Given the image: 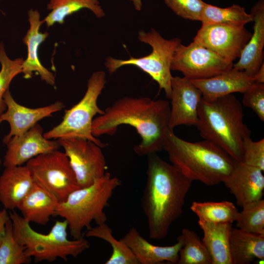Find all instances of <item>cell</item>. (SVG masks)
Here are the masks:
<instances>
[{"mask_svg":"<svg viewBox=\"0 0 264 264\" xmlns=\"http://www.w3.org/2000/svg\"><path fill=\"white\" fill-rule=\"evenodd\" d=\"M250 13L253 18V31L233 67L253 77L264 63V0H258Z\"/></svg>","mask_w":264,"mask_h":264,"instance_id":"18","label":"cell"},{"mask_svg":"<svg viewBox=\"0 0 264 264\" xmlns=\"http://www.w3.org/2000/svg\"><path fill=\"white\" fill-rule=\"evenodd\" d=\"M202 98L200 90L185 77L172 76L169 126H195L198 123V107Z\"/></svg>","mask_w":264,"mask_h":264,"instance_id":"13","label":"cell"},{"mask_svg":"<svg viewBox=\"0 0 264 264\" xmlns=\"http://www.w3.org/2000/svg\"><path fill=\"white\" fill-rule=\"evenodd\" d=\"M7 149L4 156L5 167L21 166L43 154L59 149L56 139L46 138L42 127L36 124L22 134L12 137L6 144Z\"/></svg>","mask_w":264,"mask_h":264,"instance_id":"14","label":"cell"},{"mask_svg":"<svg viewBox=\"0 0 264 264\" xmlns=\"http://www.w3.org/2000/svg\"><path fill=\"white\" fill-rule=\"evenodd\" d=\"M106 83V74L104 71L93 73L87 84L86 92L81 100L72 107L65 110L62 122L44 133L49 139L70 137L86 139L93 142L101 148L107 144L101 142L92 133V123L96 114L104 110L97 104L99 95Z\"/></svg>","mask_w":264,"mask_h":264,"instance_id":"8","label":"cell"},{"mask_svg":"<svg viewBox=\"0 0 264 264\" xmlns=\"http://www.w3.org/2000/svg\"><path fill=\"white\" fill-rule=\"evenodd\" d=\"M191 81L201 91L202 98L207 101L235 92L244 93L254 82L253 77L233 67L210 78Z\"/></svg>","mask_w":264,"mask_h":264,"instance_id":"17","label":"cell"},{"mask_svg":"<svg viewBox=\"0 0 264 264\" xmlns=\"http://www.w3.org/2000/svg\"><path fill=\"white\" fill-rule=\"evenodd\" d=\"M242 207L236 221L239 228L247 232L264 235V200L253 201Z\"/></svg>","mask_w":264,"mask_h":264,"instance_id":"31","label":"cell"},{"mask_svg":"<svg viewBox=\"0 0 264 264\" xmlns=\"http://www.w3.org/2000/svg\"><path fill=\"white\" fill-rule=\"evenodd\" d=\"M170 105L168 101L147 97H124L107 108L93 120L92 133L95 137L113 135L119 126L133 127L141 137L134 147L139 156L163 150L169 130Z\"/></svg>","mask_w":264,"mask_h":264,"instance_id":"1","label":"cell"},{"mask_svg":"<svg viewBox=\"0 0 264 264\" xmlns=\"http://www.w3.org/2000/svg\"><path fill=\"white\" fill-rule=\"evenodd\" d=\"M138 39L152 47V50L149 54L140 58L131 57L128 60L108 57L105 63L106 67L110 74H112L123 66H135L150 75L169 99L173 76L171 72V62L174 53L181 43V40L178 38L165 39L153 28L149 32L139 31Z\"/></svg>","mask_w":264,"mask_h":264,"instance_id":"7","label":"cell"},{"mask_svg":"<svg viewBox=\"0 0 264 264\" xmlns=\"http://www.w3.org/2000/svg\"><path fill=\"white\" fill-rule=\"evenodd\" d=\"M87 237H94L108 242L112 248V253L105 264H139V262L129 247L120 240H116L112 230L106 222L97 224L88 230Z\"/></svg>","mask_w":264,"mask_h":264,"instance_id":"27","label":"cell"},{"mask_svg":"<svg viewBox=\"0 0 264 264\" xmlns=\"http://www.w3.org/2000/svg\"><path fill=\"white\" fill-rule=\"evenodd\" d=\"M251 34L245 26L202 23L193 41L233 63L240 57Z\"/></svg>","mask_w":264,"mask_h":264,"instance_id":"12","label":"cell"},{"mask_svg":"<svg viewBox=\"0 0 264 264\" xmlns=\"http://www.w3.org/2000/svg\"><path fill=\"white\" fill-rule=\"evenodd\" d=\"M263 171L242 161H235L233 168L223 181L236 198L237 205L262 199L264 190Z\"/></svg>","mask_w":264,"mask_h":264,"instance_id":"16","label":"cell"},{"mask_svg":"<svg viewBox=\"0 0 264 264\" xmlns=\"http://www.w3.org/2000/svg\"><path fill=\"white\" fill-rule=\"evenodd\" d=\"M1 122H2V120H1V118H0V124L1 123ZM0 164H1V160L0 159Z\"/></svg>","mask_w":264,"mask_h":264,"instance_id":"39","label":"cell"},{"mask_svg":"<svg viewBox=\"0 0 264 264\" xmlns=\"http://www.w3.org/2000/svg\"><path fill=\"white\" fill-rule=\"evenodd\" d=\"M25 247L15 239L12 222L7 221L4 236L0 243V264H27L32 258L25 252Z\"/></svg>","mask_w":264,"mask_h":264,"instance_id":"30","label":"cell"},{"mask_svg":"<svg viewBox=\"0 0 264 264\" xmlns=\"http://www.w3.org/2000/svg\"><path fill=\"white\" fill-rule=\"evenodd\" d=\"M147 156V182L141 206L147 218L150 238L161 240L182 214L193 180L156 153Z\"/></svg>","mask_w":264,"mask_h":264,"instance_id":"2","label":"cell"},{"mask_svg":"<svg viewBox=\"0 0 264 264\" xmlns=\"http://www.w3.org/2000/svg\"><path fill=\"white\" fill-rule=\"evenodd\" d=\"M177 16L189 20L200 21L206 2L202 0H164Z\"/></svg>","mask_w":264,"mask_h":264,"instance_id":"33","label":"cell"},{"mask_svg":"<svg viewBox=\"0 0 264 264\" xmlns=\"http://www.w3.org/2000/svg\"><path fill=\"white\" fill-rule=\"evenodd\" d=\"M176 239L177 242L171 246L155 245L144 239L135 227H132L119 240L131 250L139 264H159L165 262L176 264L178 260V253L182 245L181 241Z\"/></svg>","mask_w":264,"mask_h":264,"instance_id":"19","label":"cell"},{"mask_svg":"<svg viewBox=\"0 0 264 264\" xmlns=\"http://www.w3.org/2000/svg\"><path fill=\"white\" fill-rule=\"evenodd\" d=\"M242 161L264 171V139L254 141L250 136L243 143Z\"/></svg>","mask_w":264,"mask_h":264,"instance_id":"34","label":"cell"},{"mask_svg":"<svg viewBox=\"0 0 264 264\" xmlns=\"http://www.w3.org/2000/svg\"><path fill=\"white\" fill-rule=\"evenodd\" d=\"M202 229V242L212 259V264H232L230 252V235L232 223H212L198 219Z\"/></svg>","mask_w":264,"mask_h":264,"instance_id":"23","label":"cell"},{"mask_svg":"<svg viewBox=\"0 0 264 264\" xmlns=\"http://www.w3.org/2000/svg\"><path fill=\"white\" fill-rule=\"evenodd\" d=\"M34 182L26 165L5 167L0 176V202L4 208L18 209Z\"/></svg>","mask_w":264,"mask_h":264,"instance_id":"21","label":"cell"},{"mask_svg":"<svg viewBox=\"0 0 264 264\" xmlns=\"http://www.w3.org/2000/svg\"><path fill=\"white\" fill-rule=\"evenodd\" d=\"M232 264H249L264 259V235L232 228L230 235Z\"/></svg>","mask_w":264,"mask_h":264,"instance_id":"24","label":"cell"},{"mask_svg":"<svg viewBox=\"0 0 264 264\" xmlns=\"http://www.w3.org/2000/svg\"><path fill=\"white\" fill-rule=\"evenodd\" d=\"M59 202L52 193L34 181L18 209L27 221L45 225L54 216Z\"/></svg>","mask_w":264,"mask_h":264,"instance_id":"22","label":"cell"},{"mask_svg":"<svg viewBox=\"0 0 264 264\" xmlns=\"http://www.w3.org/2000/svg\"><path fill=\"white\" fill-rule=\"evenodd\" d=\"M233 66V63L193 41L187 45L181 43L177 46L173 56L171 69L194 80L214 76L231 69Z\"/></svg>","mask_w":264,"mask_h":264,"instance_id":"10","label":"cell"},{"mask_svg":"<svg viewBox=\"0 0 264 264\" xmlns=\"http://www.w3.org/2000/svg\"><path fill=\"white\" fill-rule=\"evenodd\" d=\"M23 58L10 59L7 55L2 42L0 43V115L6 109L3 95L9 89L10 84L13 78L22 73Z\"/></svg>","mask_w":264,"mask_h":264,"instance_id":"32","label":"cell"},{"mask_svg":"<svg viewBox=\"0 0 264 264\" xmlns=\"http://www.w3.org/2000/svg\"><path fill=\"white\" fill-rule=\"evenodd\" d=\"M190 209L201 219L212 223L229 222L236 221L239 211L234 203L228 201L220 202H192Z\"/></svg>","mask_w":264,"mask_h":264,"instance_id":"29","label":"cell"},{"mask_svg":"<svg viewBox=\"0 0 264 264\" xmlns=\"http://www.w3.org/2000/svg\"><path fill=\"white\" fill-rule=\"evenodd\" d=\"M3 99L6 110L0 116L2 121H7L10 126L9 133L3 139V142L5 144L12 137L22 134L41 119L51 116L53 113L65 107L63 103L56 101L43 107L27 108L17 103L9 89L4 93Z\"/></svg>","mask_w":264,"mask_h":264,"instance_id":"15","label":"cell"},{"mask_svg":"<svg viewBox=\"0 0 264 264\" xmlns=\"http://www.w3.org/2000/svg\"><path fill=\"white\" fill-rule=\"evenodd\" d=\"M253 20L252 15L247 13L244 8L239 5L221 8L206 3L200 22L203 24L245 26Z\"/></svg>","mask_w":264,"mask_h":264,"instance_id":"26","label":"cell"},{"mask_svg":"<svg viewBox=\"0 0 264 264\" xmlns=\"http://www.w3.org/2000/svg\"><path fill=\"white\" fill-rule=\"evenodd\" d=\"M133 4L135 9L136 10L140 11L142 6V0H130Z\"/></svg>","mask_w":264,"mask_h":264,"instance_id":"38","label":"cell"},{"mask_svg":"<svg viewBox=\"0 0 264 264\" xmlns=\"http://www.w3.org/2000/svg\"><path fill=\"white\" fill-rule=\"evenodd\" d=\"M121 184L118 177L107 172L91 185L79 188L59 202L54 216L66 220L70 235L74 239H79L83 236L84 228H91L93 220L97 224L106 222L104 209L109 205L114 191Z\"/></svg>","mask_w":264,"mask_h":264,"instance_id":"5","label":"cell"},{"mask_svg":"<svg viewBox=\"0 0 264 264\" xmlns=\"http://www.w3.org/2000/svg\"><path fill=\"white\" fill-rule=\"evenodd\" d=\"M65 151L80 188L88 187L106 174L107 166L101 148L78 137L57 139Z\"/></svg>","mask_w":264,"mask_h":264,"instance_id":"11","label":"cell"},{"mask_svg":"<svg viewBox=\"0 0 264 264\" xmlns=\"http://www.w3.org/2000/svg\"><path fill=\"white\" fill-rule=\"evenodd\" d=\"M9 214L15 239L25 247L26 254L36 262H52L58 258L67 261L68 256L76 258L90 247L84 235L72 240L67 238L66 220L56 221L49 232L44 234L33 229L30 222L14 210Z\"/></svg>","mask_w":264,"mask_h":264,"instance_id":"6","label":"cell"},{"mask_svg":"<svg viewBox=\"0 0 264 264\" xmlns=\"http://www.w3.org/2000/svg\"><path fill=\"white\" fill-rule=\"evenodd\" d=\"M28 17L30 27L23 39V42L27 46L28 52L27 57L23 61L22 66L23 77L25 79H29L34 72H37L40 75L42 80L44 81L48 85L54 86L55 79L54 74L42 65L38 56L39 46L46 39L48 33L39 31L44 22L40 20L38 10H30Z\"/></svg>","mask_w":264,"mask_h":264,"instance_id":"20","label":"cell"},{"mask_svg":"<svg viewBox=\"0 0 264 264\" xmlns=\"http://www.w3.org/2000/svg\"><path fill=\"white\" fill-rule=\"evenodd\" d=\"M9 219V214L7 209H0V243L4 234L6 224Z\"/></svg>","mask_w":264,"mask_h":264,"instance_id":"36","label":"cell"},{"mask_svg":"<svg viewBox=\"0 0 264 264\" xmlns=\"http://www.w3.org/2000/svg\"><path fill=\"white\" fill-rule=\"evenodd\" d=\"M163 149L172 164L187 177L208 186L223 182L235 163L226 152L212 142L205 139L186 141L176 135L172 129L168 133Z\"/></svg>","mask_w":264,"mask_h":264,"instance_id":"3","label":"cell"},{"mask_svg":"<svg viewBox=\"0 0 264 264\" xmlns=\"http://www.w3.org/2000/svg\"><path fill=\"white\" fill-rule=\"evenodd\" d=\"M254 82L264 83V63H263L256 73L253 76Z\"/></svg>","mask_w":264,"mask_h":264,"instance_id":"37","label":"cell"},{"mask_svg":"<svg viewBox=\"0 0 264 264\" xmlns=\"http://www.w3.org/2000/svg\"><path fill=\"white\" fill-rule=\"evenodd\" d=\"M177 238L182 242L177 264H212L208 251L195 232L183 228Z\"/></svg>","mask_w":264,"mask_h":264,"instance_id":"28","label":"cell"},{"mask_svg":"<svg viewBox=\"0 0 264 264\" xmlns=\"http://www.w3.org/2000/svg\"><path fill=\"white\" fill-rule=\"evenodd\" d=\"M242 102L264 121V83L254 82L243 93Z\"/></svg>","mask_w":264,"mask_h":264,"instance_id":"35","label":"cell"},{"mask_svg":"<svg viewBox=\"0 0 264 264\" xmlns=\"http://www.w3.org/2000/svg\"><path fill=\"white\" fill-rule=\"evenodd\" d=\"M243 117L241 102L233 94L212 101L201 98L196 127L205 140L220 148L234 160L242 161L243 141L251 134Z\"/></svg>","mask_w":264,"mask_h":264,"instance_id":"4","label":"cell"},{"mask_svg":"<svg viewBox=\"0 0 264 264\" xmlns=\"http://www.w3.org/2000/svg\"><path fill=\"white\" fill-rule=\"evenodd\" d=\"M26 166L34 181L52 193L59 202L80 188L65 152L57 150L40 154Z\"/></svg>","mask_w":264,"mask_h":264,"instance_id":"9","label":"cell"},{"mask_svg":"<svg viewBox=\"0 0 264 264\" xmlns=\"http://www.w3.org/2000/svg\"><path fill=\"white\" fill-rule=\"evenodd\" d=\"M47 8L51 11L43 22L48 27L56 22L63 24L66 16L83 8L89 9L98 18L105 15L98 0H50Z\"/></svg>","mask_w":264,"mask_h":264,"instance_id":"25","label":"cell"}]
</instances>
